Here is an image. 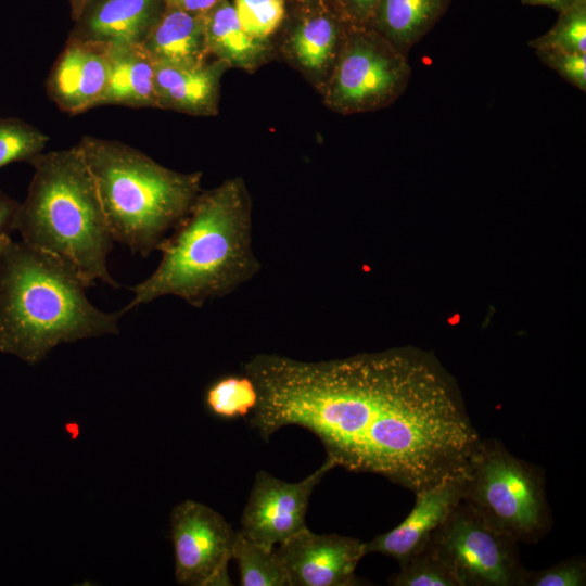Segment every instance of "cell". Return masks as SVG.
<instances>
[{
    "instance_id": "44dd1931",
    "label": "cell",
    "mask_w": 586,
    "mask_h": 586,
    "mask_svg": "<svg viewBox=\"0 0 586 586\" xmlns=\"http://www.w3.org/2000/svg\"><path fill=\"white\" fill-rule=\"evenodd\" d=\"M232 559L242 586H291L289 575L273 549H268L242 532H237Z\"/></svg>"
},
{
    "instance_id": "d4e9b609",
    "label": "cell",
    "mask_w": 586,
    "mask_h": 586,
    "mask_svg": "<svg viewBox=\"0 0 586 586\" xmlns=\"http://www.w3.org/2000/svg\"><path fill=\"white\" fill-rule=\"evenodd\" d=\"M392 586H460L430 543L388 578Z\"/></svg>"
},
{
    "instance_id": "484cf974",
    "label": "cell",
    "mask_w": 586,
    "mask_h": 586,
    "mask_svg": "<svg viewBox=\"0 0 586 586\" xmlns=\"http://www.w3.org/2000/svg\"><path fill=\"white\" fill-rule=\"evenodd\" d=\"M233 8L244 31L263 41L280 26L285 14L284 0H234Z\"/></svg>"
},
{
    "instance_id": "5b68a950",
    "label": "cell",
    "mask_w": 586,
    "mask_h": 586,
    "mask_svg": "<svg viewBox=\"0 0 586 586\" xmlns=\"http://www.w3.org/2000/svg\"><path fill=\"white\" fill-rule=\"evenodd\" d=\"M76 145L114 240L143 257L158 250L202 191V173L169 169L120 141L84 136Z\"/></svg>"
},
{
    "instance_id": "30bf717a",
    "label": "cell",
    "mask_w": 586,
    "mask_h": 586,
    "mask_svg": "<svg viewBox=\"0 0 586 586\" xmlns=\"http://www.w3.org/2000/svg\"><path fill=\"white\" fill-rule=\"evenodd\" d=\"M334 468V463L326 459L310 475L295 483L282 481L264 470L258 471L241 517L240 532L259 545L273 549L306 528L305 517L310 495Z\"/></svg>"
},
{
    "instance_id": "83f0119b",
    "label": "cell",
    "mask_w": 586,
    "mask_h": 586,
    "mask_svg": "<svg viewBox=\"0 0 586 586\" xmlns=\"http://www.w3.org/2000/svg\"><path fill=\"white\" fill-rule=\"evenodd\" d=\"M535 51L544 64L583 92L586 91V53L555 49H538Z\"/></svg>"
},
{
    "instance_id": "e0dca14e",
    "label": "cell",
    "mask_w": 586,
    "mask_h": 586,
    "mask_svg": "<svg viewBox=\"0 0 586 586\" xmlns=\"http://www.w3.org/2000/svg\"><path fill=\"white\" fill-rule=\"evenodd\" d=\"M154 63L196 64L206 61L203 15L165 7L140 44Z\"/></svg>"
},
{
    "instance_id": "603a6c76",
    "label": "cell",
    "mask_w": 586,
    "mask_h": 586,
    "mask_svg": "<svg viewBox=\"0 0 586 586\" xmlns=\"http://www.w3.org/2000/svg\"><path fill=\"white\" fill-rule=\"evenodd\" d=\"M534 50L555 49L586 53V0H574L559 12L555 25L542 36L528 41Z\"/></svg>"
},
{
    "instance_id": "7c38bea8",
    "label": "cell",
    "mask_w": 586,
    "mask_h": 586,
    "mask_svg": "<svg viewBox=\"0 0 586 586\" xmlns=\"http://www.w3.org/2000/svg\"><path fill=\"white\" fill-rule=\"evenodd\" d=\"M464 475L447 480L416 495L409 514L394 528L365 543V553L394 558L399 566L430 543L438 528L461 502Z\"/></svg>"
},
{
    "instance_id": "7a4b0ae2",
    "label": "cell",
    "mask_w": 586,
    "mask_h": 586,
    "mask_svg": "<svg viewBox=\"0 0 586 586\" xmlns=\"http://www.w3.org/2000/svg\"><path fill=\"white\" fill-rule=\"evenodd\" d=\"M157 251L156 269L131 288L126 313L167 295L200 308L250 281L260 263L252 247V204L244 181L231 178L201 191Z\"/></svg>"
},
{
    "instance_id": "6da1fadb",
    "label": "cell",
    "mask_w": 586,
    "mask_h": 586,
    "mask_svg": "<svg viewBox=\"0 0 586 586\" xmlns=\"http://www.w3.org/2000/svg\"><path fill=\"white\" fill-rule=\"evenodd\" d=\"M257 404L250 425L316 435L327 459L417 494L466 474L482 438L450 377L410 348L305 361L258 354L244 365Z\"/></svg>"
},
{
    "instance_id": "4dcf8cb0",
    "label": "cell",
    "mask_w": 586,
    "mask_h": 586,
    "mask_svg": "<svg viewBox=\"0 0 586 586\" xmlns=\"http://www.w3.org/2000/svg\"><path fill=\"white\" fill-rule=\"evenodd\" d=\"M165 7L182 10L189 13L203 15L219 0H161Z\"/></svg>"
},
{
    "instance_id": "8992f818",
    "label": "cell",
    "mask_w": 586,
    "mask_h": 586,
    "mask_svg": "<svg viewBox=\"0 0 586 586\" xmlns=\"http://www.w3.org/2000/svg\"><path fill=\"white\" fill-rule=\"evenodd\" d=\"M461 501L518 543H538L553 522L543 469L496 438L482 440L472 455Z\"/></svg>"
},
{
    "instance_id": "277c9868",
    "label": "cell",
    "mask_w": 586,
    "mask_h": 586,
    "mask_svg": "<svg viewBox=\"0 0 586 586\" xmlns=\"http://www.w3.org/2000/svg\"><path fill=\"white\" fill-rule=\"evenodd\" d=\"M29 164L34 174L15 224L22 241L66 263L87 286H118L107 268L115 240L77 145L42 152Z\"/></svg>"
},
{
    "instance_id": "5bb4252c",
    "label": "cell",
    "mask_w": 586,
    "mask_h": 586,
    "mask_svg": "<svg viewBox=\"0 0 586 586\" xmlns=\"http://www.w3.org/2000/svg\"><path fill=\"white\" fill-rule=\"evenodd\" d=\"M164 10L161 0H90L74 20L69 38L102 46H140Z\"/></svg>"
},
{
    "instance_id": "2e32d148",
    "label": "cell",
    "mask_w": 586,
    "mask_h": 586,
    "mask_svg": "<svg viewBox=\"0 0 586 586\" xmlns=\"http://www.w3.org/2000/svg\"><path fill=\"white\" fill-rule=\"evenodd\" d=\"M109 78L98 105L156 107L155 64L136 44L105 46Z\"/></svg>"
},
{
    "instance_id": "4fadbf2b",
    "label": "cell",
    "mask_w": 586,
    "mask_h": 586,
    "mask_svg": "<svg viewBox=\"0 0 586 586\" xmlns=\"http://www.w3.org/2000/svg\"><path fill=\"white\" fill-rule=\"evenodd\" d=\"M109 78L105 46L68 38L47 79V93L68 114L94 109Z\"/></svg>"
},
{
    "instance_id": "52a82bcc",
    "label": "cell",
    "mask_w": 586,
    "mask_h": 586,
    "mask_svg": "<svg viewBox=\"0 0 586 586\" xmlns=\"http://www.w3.org/2000/svg\"><path fill=\"white\" fill-rule=\"evenodd\" d=\"M410 74L407 53L373 27L352 26L339 51L326 100L345 114L381 109L405 91Z\"/></svg>"
},
{
    "instance_id": "9a60e30c",
    "label": "cell",
    "mask_w": 586,
    "mask_h": 586,
    "mask_svg": "<svg viewBox=\"0 0 586 586\" xmlns=\"http://www.w3.org/2000/svg\"><path fill=\"white\" fill-rule=\"evenodd\" d=\"M155 64L157 109L191 115H215L218 109L220 78L229 67L220 60L196 64Z\"/></svg>"
},
{
    "instance_id": "d6986e66",
    "label": "cell",
    "mask_w": 586,
    "mask_h": 586,
    "mask_svg": "<svg viewBox=\"0 0 586 586\" xmlns=\"http://www.w3.org/2000/svg\"><path fill=\"white\" fill-rule=\"evenodd\" d=\"M206 47L209 54L229 66L251 69L265 56L266 46L242 28L233 5L219 0L203 14Z\"/></svg>"
},
{
    "instance_id": "9c48e42d",
    "label": "cell",
    "mask_w": 586,
    "mask_h": 586,
    "mask_svg": "<svg viewBox=\"0 0 586 586\" xmlns=\"http://www.w3.org/2000/svg\"><path fill=\"white\" fill-rule=\"evenodd\" d=\"M235 534L217 511L194 500L176 505L170 513L175 575L186 586H230L228 563Z\"/></svg>"
},
{
    "instance_id": "8fae6325",
    "label": "cell",
    "mask_w": 586,
    "mask_h": 586,
    "mask_svg": "<svg viewBox=\"0 0 586 586\" xmlns=\"http://www.w3.org/2000/svg\"><path fill=\"white\" fill-rule=\"evenodd\" d=\"M291 586H357L355 570L365 542L339 534H316L307 527L275 547Z\"/></svg>"
},
{
    "instance_id": "1f68e13d",
    "label": "cell",
    "mask_w": 586,
    "mask_h": 586,
    "mask_svg": "<svg viewBox=\"0 0 586 586\" xmlns=\"http://www.w3.org/2000/svg\"><path fill=\"white\" fill-rule=\"evenodd\" d=\"M526 5L548 7L558 13L569 7L574 0H520Z\"/></svg>"
},
{
    "instance_id": "7402d4cb",
    "label": "cell",
    "mask_w": 586,
    "mask_h": 586,
    "mask_svg": "<svg viewBox=\"0 0 586 586\" xmlns=\"http://www.w3.org/2000/svg\"><path fill=\"white\" fill-rule=\"evenodd\" d=\"M257 391L253 380L244 375H226L213 382L206 390V408L216 417L233 419L251 415L257 404Z\"/></svg>"
},
{
    "instance_id": "f1b7e54d",
    "label": "cell",
    "mask_w": 586,
    "mask_h": 586,
    "mask_svg": "<svg viewBox=\"0 0 586 586\" xmlns=\"http://www.w3.org/2000/svg\"><path fill=\"white\" fill-rule=\"evenodd\" d=\"M352 26L372 27L380 0H339Z\"/></svg>"
},
{
    "instance_id": "ffe728a7",
    "label": "cell",
    "mask_w": 586,
    "mask_h": 586,
    "mask_svg": "<svg viewBox=\"0 0 586 586\" xmlns=\"http://www.w3.org/2000/svg\"><path fill=\"white\" fill-rule=\"evenodd\" d=\"M340 27L329 15L305 20L293 33L290 43L297 62L309 71L323 69L336 53Z\"/></svg>"
},
{
    "instance_id": "4316f807",
    "label": "cell",
    "mask_w": 586,
    "mask_h": 586,
    "mask_svg": "<svg viewBox=\"0 0 586 586\" xmlns=\"http://www.w3.org/2000/svg\"><path fill=\"white\" fill-rule=\"evenodd\" d=\"M586 559L570 557L538 571L526 570L522 586H585Z\"/></svg>"
},
{
    "instance_id": "cb8c5ba5",
    "label": "cell",
    "mask_w": 586,
    "mask_h": 586,
    "mask_svg": "<svg viewBox=\"0 0 586 586\" xmlns=\"http://www.w3.org/2000/svg\"><path fill=\"white\" fill-rule=\"evenodd\" d=\"M49 137L35 126L15 117L0 118V168L27 162L43 152Z\"/></svg>"
},
{
    "instance_id": "ac0fdd59",
    "label": "cell",
    "mask_w": 586,
    "mask_h": 586,
    "mask_svg": "<svg viewBox=\"0 0 586 586\" xmlns=\"http://www.w3.org/2000/svg\"><path fill=\"white\" fill-rule=\"evenodd\" d=\"M453 0H380L372 27L408 53L445 14Z\"/></svg>"
},
{
    "instance_id": "f546056e",
    "label": "cell",
    "mask_w": 586,
    "mask_h": 586,
    "mask_svg": "<svg viewBox=\"0 0 586 586\" xmlns=\"http://www.w3.org/2000/svg\"><path fill=\"white\" fill-rule=\"evenodd\" d=\"M18 206L16 200L0 189V244L5 237L15 231Z\"/></svg>"
},
{
    "instance_id": "ba28073f",
    "label": "cell",
    "mask_w": 586,
    "mask_h": 586,
    "mask_svg": "<svg viewBox=\"0 0 586 586\" xmlns=\"http://www.w3.org/2000/svg\"><path fill=\"white\" fill-rule=\"evenodd\" d=\"M430 545L460 586H522L526 569L519 543L462 501L432 533Z\"/></svg>"
},
{
    "instance_id": "d6a6232c",
    "label": "cell",
    "mask_w": 586,
    "mask_h": 586,
    "mask_svg": "<svg viewBox=\"0 0 586 586\" xmlns=\"http://www.w3.org/2000/svg\"><path fill=\"white\" fill-rule=\"evenodd\" d=\"M68 1L72 9V16L75 20L90 0H68Z\"/></svg>"
},
{
    "instance_id": "3957f363",
    "label": "cell",
    "mask_w": 586,
    "mask_h": 586,
    "mask_svg": "<svg viewBox=\"0 0 586 586\" xmlns=\"http://www.w3.org/2000/svg\"><path fill=\"white\" fill-rule=\"evenodd\" d=\"M60 258L24 241L0 244V352L39 364L62 343L118 333L124 309L107 313Z\"/></svg>"
}]
</instances>
